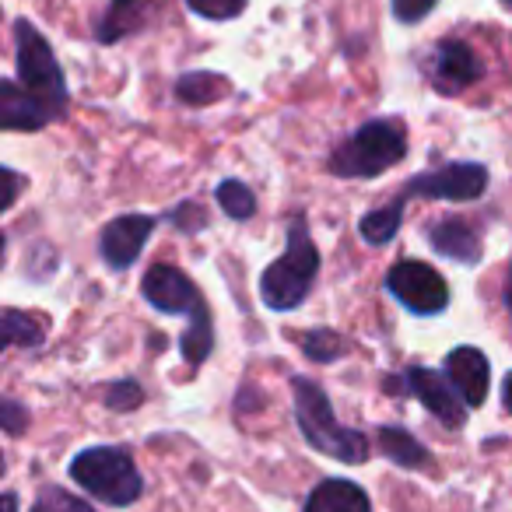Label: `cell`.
<instances>
[{
    "label": "cell",
    "instance_id": "obj_15",
    "mask_svg": "<svg viewBox=\"0 0 512 512\" xmlns=\"http://www.w3.org/2000/svg\"><path fill=\"white\" fill-rule=\"evenodd\" d=\"M46 123H50V116L39 109V102L18 81H0V127L39 130Z\"/></svg>",
    "mask_w": 512,
    "mask_h": 512
},
{
    "label": "cell",
    "instance_id": "obj_4",
    "mask_svg": "<svg viewBox=\"0 0 512 512\" xmlns=\"http://www.w3.org/2000/svg\"><path fill=\"white\" fill-rule=\"evenodd\" d=\"M71 477L88 491V495L102 498L109 505H130L141 498L144 481L137 474L134 460L127 449L116 446H95L74 456Z\"/></svg>",
    "mask_w": 512,
    "mask_h": 512
},
{
    "label": "cell",
    "instance_id": "obj_21",
    "mask_svg": "<svg viewBox=\"0 0 512 512\" xmlns=\"http://www.w3.org/2000/svg\"><path fill=\"white\" fill-rule=\"evenodd\" d=\"M218 204H221V211L235 221L253 218V211H256L253 193H249V186L239 183V179H225V183L218 186Z\"/></svg>",
    "mask_w": 512,
    "mask_h": 512
},
{
    "label": "cell",
    "instance_id": "obj_20",
    "mask_svg": "<svg viewBox=\"0 0 512 512\" xmlns=\"http://www.w3.org/2000/svg\"><path fill=\"white\" fill-rule=\"evenodd\" d=\"M211 348H214L211 316H207V309H204L200 316H193V320H190V330L183 334V358H186L190 365H200V362H207Z\"/></svg>",
    "mask_w": 512,
    "mask_h": 512
},
{
    "label": "cell",
    "instance_id": "obj_27",
    "mask_svg": "<svg viewBox=\"0 0 512 512\" xmlns=\"http://www.w3.org/2000/svg\"><path fill=\"white\" fill-rule=\"evenodd\" d=\"M432 8H435V0H393V18L411 25V22H421Z\"/></svg>",
    "mask_w": 512,
    "mask_h": 512
},
{
    "label": "cell",
    "instance_id": "obj_26",
    "mask_svg": "<svg viewBox=\"0 0 512 512\" xmlns=\"http://www.w3.org/2000/svg\"><path fill=\"white\" fill-rule=\"evenodd\" d=\"M141 400H144V393L137 383H116L113 390H109L106 404L113 407V411H130V407H137Z\"/></svg>",
    "mask_w": 512,
    "mask_h": 512
},
{
    "label": "cell",
    "instance_id": "obj_23",
    "mask_svg": "<svg viewBox=\"0 0 512 512\" xmlns=\"http://www.w3.org/2000/svg\"><path fill=\"white\" fill-rule=\"evenodd\" d=\"M32 512H95V509L85 498L71 495V491H64V488H43L36 505H32Z\"/></svg>",
    "mask_w": 512,
    "mask_h": 512
},
{
    "label": "cell",
    "instance_id": "obj_30",
    "mask_svg": "<svg viewBox=\"0 0 512 512\" xmlns=\"http://www.w3.org/2000/svg\"><path fill=\"white\" fill-rule=\"evenodd\" d=\"M502 404H505V411H512V372L505 376V386H502Z\"/></svg>",
    "mask_w": 512,
    "mask_h": 512
},
{
    "label": "cell",
    "instance_id": "obj_10",
    "mask_svg": "<svg viewBox=\"0 0 512 512\" xmlns=\"http://www.w3.org/2000/svg\"><path fill=\"white\" fill-rule=\"evenodd\" d=\"M151 228H155V218H148V214H123V218L109 221L99 239L102 260L113 271H127L137 256H141V246L148 242Z\"/></svg>",
    "mask_w": 512,
    "mask_h": 512
},
{
    "label": "cell",
    "instance_id": "obj_31",
    "mask_svg": "<svg viewBox=\"0 0 512 512\" xmlns=\"http://www.w3.org/2000/svg\"><path fill=\"white\" fill-rule=\"evenodd\" d=\"M505 306H509V316H512V267H509V281H505Z\"/></svg>",
    "mask_w": 512,
    "mask_h": 512
},
{
    "label": "cell",
    "instance_id": "obj_14",
    "mask_svg": "<svg viewBox=\"0 0 512 512\" xmlns=\"http://www.w3.org/2000/svg\"><path fill=\"white\" fill-rule=\"evenodd\" d=\"M158 4H162V0H113L99 25V43H116V39L144 29V25L155 18Z\"/></svg>",
    "mask_w": 512,
    "mask_h": 512
},
{
    "label": "cell",
    "instance_id": "obj_16",
    "mask_svg": "<svg viewBox=\"0 0 512 512\" xmlns=\"http://www.w3.org/2000/svg\"><path fill=\"white\" fill-rule=\"evenodd\" d=\"M306 512H372V502L355 481H323L309 495Z\"/></svg>",
    "mask_w": 512,
    "mask_h": 512
},
{
    "label": "cell",
    "instance_id": "obj_7",
    "mask_svg": "<svg viewBox=\"0 0 512 512\" xmlns=\"http://www.w3.org/2000/svg\"><path fill=\"white\" fill-rule=\"evenodd\" d=\"M386 288L418 316H435L449 306V285L439 278V271L418 264V260H404V264L393 267L386 274Z\"/></svg>",
    "mask_w": 512,
    "mask_h": 512
},
{
    "label": "cell",
    "instance_id": "obj_3",
    "mask_svg": "<svg viewBox=\"0 0 512 512\" xmlns=\"http://www.w3.org/2000/svg\"><path fill=\"white\" fill-rule=\"evenodd\" d=\"M295 418H299V428L306 435V442L320 453L334 456V460L344 463H362L369 446H365L362 432H351V428L337 425L334 411H330V400L313 379L295 376Z\"/></svg>",
    "mask_w": 512,
    "mask_h": 512
},
{
    "label": "cell",
    "instance_id": "obj_18",
    "mask_svg": "<svg viewBox=\"0 0 512 512\" xmlns=\"http://www.w3.org/2000/svg\"><path fill=\"white\" fill-rule=\"evenodd\" d=\"M400 218H404V200H393V204L379 207V211H369L362 218V239H369L372 246H383L393 235L400 232Z\"/></svg>",
    "mask_w": 512,
    "mask_h": 512
},
{
    "label": "cell",
    "instance_id": "obj_1",
    "mask_svg": "<svg viewBox=\"0 0 512 512\" xmlns=\"http://www.w3.org/2000/svg\"><path fill=\"white\" fill-rule=\"evenodd\" d=\"M407 155V134L400 120H372L358 127L341 148L330 155V172L344 179L383 176L390 165Z\"/></svg>",
    "mask_w": 512,
    "mask_h": 512
},
{
    "label": "cell",
    "instance_id": "obj_9",
    "mask_svg": "<svg viewBox=\"0 0 512 512\" xmlns=\"http://www.w3.org/2000/svg\"><path fill=\"white\" fill-rule=\"evenodd\" d=\"M404 386L449 428H460L467 421V400L456 393V386L449 383V376H439L432 369H407Z\"/></svg>",
    "mask_w": 512,
    "mask_h": 512
},
{
    "label": "cell",
    "instance_id": "obj_11",
    "mask_svg": "<svg viewBox=\"0 0 512 512\" xmlns=\"http://www.w3.org/2000/svg\"><path fill=\"white\" fill-rule=\"evenodd\" d=\"M432 74H435V88H439V92L456 95L481 78V60L474 57V50H470L467 43L446 39V43H439V50H435Z\"/></svg>",
    "mask_w": 512,
    "mask_h": 512
},
{
    "label": "cell",
    "instance_id": "obj_19",
    "mask_svg": "<svg viewBox=\"0 0 512 512\" xmlns=\"http://www.w3.org/2000/svg\"><path fill=\"white\" fill-rule=\"evenodd\" d=\"M176 95L183 102H197V106H207V102L228 95V81L221 78V74H186V78H179Z\"/></svg>",
    "mask_w": 512,
    "mask_h": 512
},
{
    "label": "cell",
    "instance_id": "obj_6",
    "mask_svg": "<svg viewBox=\"0 0 512 512\" xmlns=\"http://www.w3.org/2000/svg\"><path fill=\"white\" fill-rule=\"evenodd\" d=\"M488 190V169L477 162H453L442 165L435 172H421V176L407 179L404 193L397 200L411 197H439V200H474Z\"/></svg>",
    "mask_w": 512,
    "mask_h": 512
},
{
    "label": "cell",
    "instance_id": "obj_8",
    "mask_svg": "<svg viewBox=\"0 0 512 512\" xmlns=\"http://www.w3.org/2000/svg\"><path fill=\"white\" fill-rule=\"evenodd\" d=\"M141 292H144V299L158 309V313L190 316V320L204 313V299H200V292L190 285V278H186L179 267L155 264L148 271V278H144Z\"/></svg>",
    "mask_w": 512,
    "mask_h": 512
},
{
    "label": "cell",
    "instance_id": "obj_24",
    "mask_svg": "<svg viewBox=\"0 0 512 512\" xmlns=\"http://www.w3.org/2000/svg\"><path fill=\"white\" fill-rule=\"evenodd\" d=\"M193 15L211 18V22H228V18H239L246 0H186Z\"/></svg>",
    "mask_w": 512,
    "mask_h": 512
},
{
    "label": "cell",
    "instance_id": "obj_2",
    "mask_svg": "<svg viewBox=\"0 0 512 512\" xmlns=\"http://www.w3.org/2000/svg\"><path fill=\"white\" fill-rule=\"evenodd\" d=\"M320 271V253L313 246V235L302 225V218H295L288 225V249L281 260H274L260 278V295L271 309L288 313V309L302 306V299L313 288V278Z\"/></svg>",
    "mask_w": 512,
    "mask_h": 512
},
{
    "label": "cell",
    "instance_id": "obj_28",
    "mask_svg": "<svg viewBox=\"0 0 512 512\" xmlns=\"http://www.w3.org/2000/svg\"><path fill=\"white\" fill-rule=\"evenodd\" d=\"M4 425H8V432H11V435H18V432H22V425H25V414H22V407H18L15 400H8V404H4Z\"/></svg>",
    "mask_w": 512,
    "mask_h": 512
},
{
    "label": "cell",
    "instance_id": "obj_32",
    "mask_svg": "<svg viewBox=\"0 0 512 512\" xmlns=\"http://www.w3.org/2000/svg\"><path fill=\"white\" fill-rule=\"evenodd\" d=\"M4 512H18V498L15 495L4 498Z\"/></svg>",
    "mask_w": 512,
    "mask_h": 512
},
{
    "label": "cell",
    "instance_id": "obj_29",
    "mask_svg": "<svg viewBox=\"0 0 512 512\" xmlns=\"http://www.w3.org/2000/svg\"><path fill=\"white\" fill-rule=\"evenodd\" d=\"M4 179H8V197H4V207H11L18 197V176L11 169H4Z\"/></svg>",
    "mask_w": 512,
    "mask_h": 512
},
{
    "label": "cell",
    "instance_id": "obj_5",
    "mask_svg": "<svg viewBox=\"0 0 512 512\" xmlns=\"http://www.w3.org/2000/svg\"><path fill=\"white\" fill-rule=\"evenodd\" d=\"M15 43H18V85L39 102L46 116H64L67 106V85L64 71H60L57 57H53L50 43L32 29L29 22L15 25Z\"/></svg>",
    "mask_w": 512,
    "mask_h": 512
},
{
    "label": "cell",
    "instance_id": "obj_12",
    "mask_svg": "<svg viewBox=\"0 0 512 512\" xmlns=\"http://www.w3.org/2000/svg\"><path fill=\"white\" fill-rule=\"evenodd\" d=\"M446 376L449 383L456 386L467 407H481L484 397H488V383H491V369L488 358L477 348H456L446 355Z\"/></svg>",
    "mask_w": 512,
    "mask_h": 512
},
{
    "label": "cell",
    "instance_id": "obj_17",
    "mask_svg": "<svg viewBox=\"0 0 512 512\" xmlns=\"http://www.w3.org/2000/svg\"><path fill=\"white\" fill-rule=\"evenodd\" d=\"M379 449L386 460L400 463V467H425L428 463V449L404 428H379Z\"/></svg>",
    "mask_w": 512,
    "mask_h": 512
},
{
    "label": "cell",
    "instance_id": "obj_22",
    "mask_svg": "<svg viewBox=\"0 0 512 512\" xmlns=\"http://www.w3.org/2000/svg\"><path fill=\"white\" fill-rule=\"evenodd\" d=\"M43 341V327L36 320H29L18 309H8L4 313V344H22V348H36Z\"/></svg>",
    "mask_w": 512,
    "mask_h": 512
},
{
    "label": "cell",
    "instance_id": "obj_33",
    "mask_svg": "<svg viewBox=\"0 0 512 512\" xmlns=\"http://www.w3.org/2000/svg\"><path fill=\"white\" fill-rule=\"evenodd\" d=\"M502 4H505V8H509V11H512V0H502Z\"/></svg>",
    "mask_w": 512,
    "mask_h": 512
},
{
    "label": "cell",
    "instance_id": "obj_13",
    "mask_svg": "<svg viewBox=\"0 0 512 512\" xmlns=\"http://www.w3.org/2000/svg\"><path fill=\"white\" fill-rule=\"evenodd\" d=\"M428 242L435 246V253L460 260V264H477L481 260V242L477 232L463 218H439L428 228Z\"/></svg>",
    "mask_w": 512,
    "mask_h": 512
},
{
    "label": "cell",
    "instance_id": "obj_25",
    "mask_svg": "<svg viewBox=\"0 0 512 512\" xmlns=\"http://www.w3.org/2000/svg\"><path fill=\"white\" fill-rule=\"evenodd\" d=\"M341 351H344V341L334 330H313V334L306 337V355L316 358V362H334Z\"/></svg>",
    "mask_w": 512,
    "mask_h": 512
}]
</instances>
